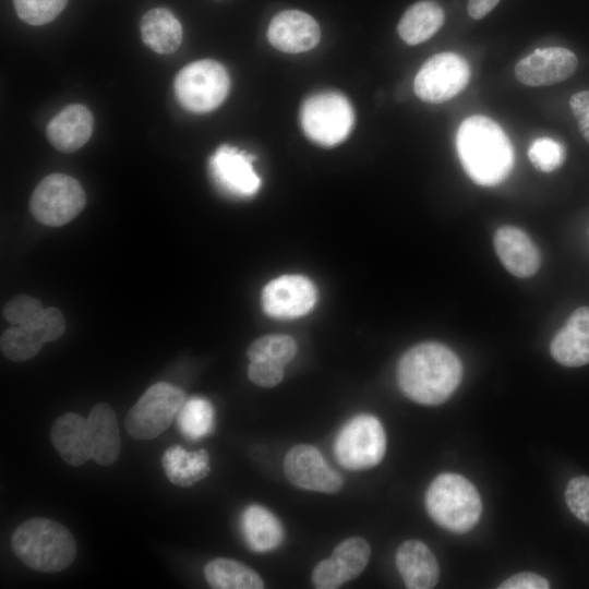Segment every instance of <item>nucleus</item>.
<instances>
[{"instance_id":"f257e3e1","label":"nucleus","mask_w":589,"mask_h":589,"mask_svg":"<svg viewBox=\"0 0 589 589\" xmlns=\"http://www.w3.org/2000/svg\"><path fill=\"white\" fill-rule=\"evenodd\" d=\"M462 365L447 346L426 341L413 346L400 358L397 382L409 399L426 406L446 401L458 387Z\"/></svg>"},{"instance_id":"f03ea898","label":"nucleus","mask_w":589,"mask_h":589,"mask_svg":"<svg viewBox=\"0 0 589 589\" xmlns=\"http://www.w3.org/2000/svg\"><path fill=\"white\" fill-rule=\"evenodd\" d=\"M456 148L464 170L479 185H496L513 169L512 142L500 124L489 117L466 118L456 134Z\"/></svg>"},{"instance_id":"7ed1b4c3","label":"nucleus","mask_w":589,"mask_h":589,"mask_svg":"<svg viewBox=\"0 0 589 589\" xmlns=\"http://www.w3.org/2000/svg\"><path fill=\"white\" fill-rule=\"evenodd\" d=\"M13 553L29 568L58 573L68 568L76 554L75 540L58 521L35 517L19 525L12 533Z\"/></svg>"},{"instance_id":"20e7f679","label":"nucleus","mask_w":589,"mask_h":589,"mask_svg":"<svg viewBox=\"0 0 589 589\" xmlns=\"http://www.w3.org/2000/svg\"><path fill=\"white\" fill-rule=\"evenodd\" d=\"M425 508L440 527L455 533L470 531L480 520L482 502L476 486L458 473H442L429 485Z\"/></svg>"},{"instance_id":"39448f33","label":"nucleus","mask_w":589,"mask_h":589,"mask_svg":"<svg viewBox=\"0 0 589 589\" xmlns=\"http://www.w3.org/2000/svg\"><path fill=\"white\" fill-rule=\"evenodd\" d=\"M173 87L183 108L204 113L225 100L230 79L223 64L212 59H202L183 67L176 75Z\"/></svg>"},{"instance_id":"423d86ee","label":"nucleus","mask_w":589,"mask_h":589,"mask_svg":"<svg viewBox=\"0 0 589 589\" xmlns=\"http://www.w3.org/2000/svg\"><path fill=\"white\" fill-rule=\"evenodd\" d=\"M300 121L303 132L312 142L330 147L347 139L353 127L354 113L344 95L324 92L303 103Z\"/></svg>"},{"instance_id":"0eeeda50","label":"nucleus","mask_w":589,"mask_h":589,"mask_svg":"<svg viewBox=\"0 0 589 589\" xmlns=\"http://www.w3.org/2000/svg\"><path fill=\"white\" fill-rule=\"evenodd\" d=\"M185 401L184 392L169 383L149 386L125 417L128 433L135 440H152L168 429Z\"/></svg>"},{"instance_id":"6e6552de","label":"nucleus","mask_w":589,"mask_h":589,"mask_svg":"<svg viewBox=\"0 0 589 589\" xmlns=\"http://www.w3.org/2000/svg\"><path fill=\"white\" fill-rule=\"evenodd\" d=\"M386 450V434L380 420L360 414L338 432L334 453L340 466L348 470L369 469L381 462Z\"/></svg>"},{"instance_id":"1a4fd4ad","label":"nucleus","mask_w":589,"mask_h":589,"mask_svg":"<svg viewBox=\"0 0 589 589\" xmlns=\"http://www.w3.org/2000/svg\"><path fill=\"white\" fill-rule=\"evenodd\" d=\"M85 203L84 190L76 179L63 173H51L35 188L29 209L39 223L59 227L74 219Z\"/></svg>"},{"instance_id":"9d476101","label":"nucleus","mask_w":589,"mask_h":589,"mask_svg":"<svg viewBox=\"0 0 589 589\" xmlns=\"http://www.w3.org/2000/svg\"><path fill=\"white\" fill-rule=\"evenodd\" d=\"M470 80V67L458 53L446 51L432 56L418 71L413 88L423 101L441 104L459 94Z\"/></svg>"},{"instance_id":"9b49d317","label":"nucleus","mask_w":589,"mask_h":589,"mask_svg":"<svg viewBox=\"0 0 589 589\" xmlns=\"http://www.w3.org/2000/svg\"><path fill=\"white\" fill-rule=\"evenodd\" d=\"M284 471L290 483L303 490L330 494L338 492L344 483L317 448L308 444L294 445L287 452Z\"/></svg>"},{"instance_id":"f8f14e48","label":"nucleus","mask_w":589,"mask_h":589,"mask_svg":"<svg viewBox=\"0 0 589 589\" xmlns=\"http://www.w3.org/2000/svg\"><path fill=\"white\" fill-rule=\"evenodd\" d=\"M261 300L267 315L275 318H296L313 309L317 291L305 276L283 275L264 287Z\"/></svg>"},{"instance_id":"ddd939ff","label":"nucleus","mask_w":589,"mask_h":589,"mask_svg":"<svg viewBox=\"0 0 589 589\" xmlns=\"http://www.w3.org/2000/svg\"><path fill=\"white\" fill-rule=\"evenodd\" d=\"M254 157L229 145H221L211 156L208 168L215 184L235 197H251L261 187L253 168Z\"/></svg>"},{"instance_id":"4468645a","label":"nucleus","mask_w":589,"mask_h":589,"mask_svg":"<svg viewBox=\"0 0 589 589\" xmlns=\"http://www.w3.org/2000/svg\"><path fill=\"white\" fill-rule=\"evenodd\" d=\"M370 556L371 548L364 539L348 538L334 549L328 558L316 564L311 576L312 582L318 589L339 588L364 570Z\"/></svg>"},{"instance_id":"2eb2a0df","label":"nucleus","mask_w":589,"mask_h":589,"mask_svg":"<svg viewBox=\"0 0 589 589\" xmlns=\"http://www.w3.org/2000/svg\"><path fill=\"white\" fill-rule=\"evenodd\" d=\"M577 67L576 55L567 48H539L516 63L515 76L528 86H545L567 80Z\"/></svg>"},{"instance_id":"dca6fc26","label":"nucleus","mask_w":589,"mask_h":589,"mask_svg":"<svg viewBox=\"0 0 589 589\" xmlns=\"http://www.w3.org/2000/svg\"><path fill=\"white\" fill-rule=\"evenodd\" d=\"M267 37L276 49L287 53H299L318 44L321 31L310 14L299 10H286L272 19Z\"/></svg>"},{"instance_id":"f3484780","label":"nucleus","mask_w":589,"mask_h":589,"mask_svg":"<svg viewBox=\"0 0 589 589\" xmlns=\"http://www.w3.org/2000/svg\"><path fill=\"white\" fill-rule=\"evenodd\" d=\"M495 252L504 267L516 277H530L540 267V253L521 229L502 226L494 235Z\"/></svg>"},{"instance_id":"a211bd4d","label":"nucleus","mask_w":589,"mask_h":589,"mask_svg":"<svg viewBox=\"0 0 589 589\" xmlns=\"http://www.w3.org/2000/svg\"><path fill=\"white\" fill-rule=\"evenodd\" d=\"M553 359L565 366L589 363V308L575 310L550 345Z\"/></svg>"},{"instance_id":"6ab92c4d","label":"nucleus","mask_w":589,"mask_h":589,"mask_svg":"<svg viewBox=\"0 0 589 589\" xmlns=\"http://www.w3.org/2000/svg\"><path fill=\"white\" fill-rule=\"evenodd\" d=\"M50 441L70 466H81L93 457L87 419L77 413L67 412L57 418L51 425Z\"/></svg>"},{"instance_id":"aec40b11","label":"nucleus","mask_w":589,"mask_h":589,"mask_svg":"<svg viewBox=\"0 0 589 589\" xmlns=\"http://www.w3.org/2000/svg\"><path fill=\"white\" fill-rule=\"evenodd\" d=\"M396 566L409 589H431L440 579L435 555L420 540L405 541L396 551Z\"/></svg>"},{"instance_id":"412c9836","label":"nucleus","mask_w":589,"mask_h":589,"mask_svg":"<svg viewBox=\"0 0 589 589\" xmlns=\"http://www.w3.org/2000/svg\"><path fill=\"white\" fill-rule=\"evenodd\" d=\"M92 132L93 116L80 104L63 108L47 125L49 142L62 153H73L81 148L89 140Z\"/></svg>"},{"instance_id":"4be33fe9","label":"nucleus","mask_w":589,"mask_h":589,"mask_svg":"<svg viewBox=\"0 0 589 589\" xmlns=\"http://www.w3.org/2000/svg\"><path fill=\"white\" fill-rule=\"evenodd\" d=\"M87 426L93 447V459L101 466L112 465L120 453L118 419L106 402L95 405L89 411Z\"/></svg>"},{"instance_id":"5701e85b","label":"nucleus","mask_w":589,"mask_h":589,"mask_svg":"<svg viewBox=\"0 0 589 589\" xmlns=\"http://www.w3.org/2000/svg\"><path fill=\"white\" fill-rule=\"evenodd\" d=\"M241 529L248 546L257 553L277 549L285 538L279 519L262 505H250L243 510Z\"/></svg>"},{"instance_id":"b1692460","label":"nucleus","mask_w":589,"mask_h":589,"mask_svg":"<svg viewBox=\"0 0 589 589\" xmlns=\"http://www.w3.org/2000/svg\"><path fill=\"white\" fill-rule=\"evenodd\" d=\"M161 466L168 480L181 488H188L209 473V456L206 449L188 452L179 445L168 447L161 458Z\"/></svg>"},{"instance_id":"393cba45","label":"nucleus","mask_w":589,"mask_h":589,"mask_svg":"<svg viewBox=\"0 0 589 589\" xmlns=\"http://www.w3.org/2000/svg\"><path fill=\"white\" fill-rule=\"evenodd\" d=\"M442 7L433 0H422L409 7L401 16L397 31L408 45L430 39L444 24Z\"/></svg>"},{"instance_id":"a878e982","label":"nucleus","mask_w":589,"mask_h":589,"mask_svg":"<svg viewBox=\"0 0 589 589\" xmlns=\"http://www.w3.org/2000/svg\"><path fill=\"white\" fill-rule=\"evenodd\" d=\"M141 34L145 45L163 55L175 52L182 40L180 22L165 8L152 9L143 15Z\"/></svg>"},{"instance_id":"bb28decb","label":"nucleus","mask_w":589,"mask_h":589,"mask_svg":"<svg viewBox=\"0 0 589 589\" xmlns=\"http://www.w3.org/2000/svg\"><path fill=\"white\" fill-rule=\"evenodd\" d=\"M205 579L215 589H262L261 576L236 560L218 557L204 568Z\"/></svg>"},{"instance_id":"cd10ccee","label":"nucleus","mask_w":589,"mask_h":589,"mask_svg":"<svg viewBox=\"0 0 589 589\" xmlns=\"http://www.w3.org/2000/svg\"><path fill=\"white\" fill-rule=\"evenodd\" d=\"M178 425L189 440H200L214 428V407L209 400L192 397L184 401L178 413Z\"/></svg>"},{"instance_id":"c85d7f7f","label":"nucleus","mask_w":589,"mask_h":589,"mask_svg":"<svg viewBox=\"0 0 589 589\" xmlns=\"http://www.w3.org/2000/svg\"><path fill=\"white\" fill-rule=\"evenodd\" d=\"M297 353V344L288 335L273 334L255 339L248 348L250 361H269L286 365Z\"/></svg>"},{"instance_id":"c756f323","label":"nucleus","mask_w":589,"mask_h":589,"mask_svg":"<svg viewBox=\"0 0 589 589\" xmlns=\"http://www.w3.org/2000/svg\"><path fill=\"white\" fill-rule=\"evenodd\" d=\"M43 346L44 344L23 326L13 325L5 329L0 338L1 352L14 362H23L34 358Z\"/></svg>"},{"instance_id":"7c9ffc66","label":"nucleus","mask_w":589,"mask_h":589,"mask_svg":"<svg viewBox=\"0 0 589 589\" xmlns=\"http://www.w3.org/2000/svg\"><path fill=\"white\" fill-rule=\"evenodd\" d=\"M68 0H13L19 17L29 25H44L55 20Z\"/></svg>"},{"instance_id":"2f4dec72","label":"nucleus","mask_w":589,"mask_h":589,"mask_svg":"<svg viewBox=\"0 0 589 589\" xmlns=\"http://www.w3.org/2000/svg\"><path fill=\"white\" fill-rule=\"evenodd\" d=\"M528 157L533 167L543 172L558 168L565 159L563 145L554 139L542 136L536 139L528 148Z\"/></svg>"},{"instance_id":"473e14b6","label":"nucleus","mask_w":589,"mask_h":589,"mask_svg":"<svg viewBox=\"0 0 589 589\" xmlns=\"http://www.w3.org/2000/svg\"><path fill=\"white\" fill-rule=\"evenodd\" d=\"M26 327L40 342L59 339L65 332V321L57 308L43 309L36 320Z\"/></svg>"},{"instance_id":"72a5a7b5","label":"nucleus","mask_w":589,"mask_h":589,"mask_svg":"<svg viewBox=\"0 0 589 589\" xmlns=\"http://www.w3.org/2000/svg\"><path fill=\"white\" fill-rule=\"evenodd\" d=\"M44 306L41 302L31 296L20 294L9 300L3 310V317L15 326H28L32 324Z\"/></svg>"},{"instance_id":"f704fd0d","label":"nucleus","mask_w":589,"mask_h":589,"mask_svg":"<svg viewBox=\"0 0 589 589\" xmlns=\"http://www.w3.org/2000/svg\"><path fill=\"white\" fill-rule=\"evenodd\" d=\"M565 502L573 515L589 526V477L570 479L565 490Z\"/></svg>"},{"instance_id":"c9c22d12","label":"nucleus","mask_w":589,"mask_h":589,"mask_svg":"<svg viewBox=\"0 0 589 589\" xmlns=\"http://www.w3.org/2000/svg\"><path fill=\"white\" fill-rule=\"evenodd\" d=\"M284 365L269 361H250L248 376L255 385L274 387L284 377Z\"/></svg>"},{"instance_id":"e433bc0d","label":"nucleus","mask_w":589,"mask_h":589,"mask_svg":"<svg viewBox=\"0 0 589 589\" xmlns=\"http://www.w3.org/2000/svg\"><path fill=\"white\" fill-rule=\"evenodd\" d=\"M569 108L580 134L589 143V89L574 94L569 99Z\"/></svg>"},{"instance_id":"4c0bfd02","label":"nucleus","mask_w":589,"mask_h":589,"mask_svg":"<svg viewBox=\"0 0 589 589\" xmlns=\"http://www.w3.org/2000/svg\"><path fill=\"white\" fill-rule=\"evenodd\" d=\"M550 582L542 576L530 572H522L510 576L503 581L498 589H548Z\"/></svg>"},{"instance_id":"58836bf2","label":"nucleus","mask_w":589,"mask_h":589,"mask_svg":"<svg viewBox=\"0 0 589 589\" xmlns=\"http://www.w3.org/2000/svg\"><path fill=\"white\" fill-rule=\"evenodd\" d=\"M500 0H468L467 11L473 20H480L491 12Z\"/></svg>"}]
</instances>
